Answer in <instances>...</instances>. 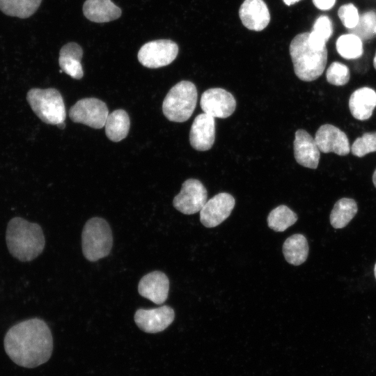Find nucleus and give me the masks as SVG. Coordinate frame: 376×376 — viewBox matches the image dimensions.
<instances>
[{
  "instance_id": "nucleus-1",
  "label": "nucleus",
  "mask_w": 376,
  "mask_h": 376,
  "mask_svg": "<svg viewBox=\"0 0 376 376\" xmlns=\"http://www.w3.org/2000/svg\"><path fill=\"white\" fill-rule=\"evenodd\" d=\"M4 349L10 359L25 368L47 362L52 353L53 338L47 323L31 318L11 327L4 337Z\"/></svg>"
},
{
  "instance_id": "nucleus-2",
  "label": "nucleus",
  "mask_w": 376,
  "mask_h": 376,
  "mask_svg": "<svg viewBox=\"0 0 376 376\" xmlns=\"http://www.w3.org/2000/svg\"><path fill=\"white\" fill-rule=\"evenodd\" d=\"M6 241L10 253L22 262L31 261L37 258L45 245L40 226L19 217L9 221Z\"/></svg>"
},
{
  "instance_id": "nucleus-3",
  "label": "nucleus",
  "mask_w": 376,
  "mask_h": 376,
  "mask_svg": "<svg viewBox=\"0 0 376 376\" xmlns=\"http://www.w3.org/2000/svg\"><path fill=\"white\" fill-rule=\"evenodd\" d=\"M290 54L296 76L304 81L319 78L327 61V47H316L310 44L308 33L297 35L290 45Z\"/></svg>"
},
{
  "instance_id": "nucleus-4",
  "label": "nucleus",
  "mask_w": 376,
  "mask_h": 376,
  "mask_svg": "<svg viewBox=\"0 0 376 376\" xmlns=\"http://www.w3.org/2000/svg\"><path fill=\"white\" fill-rule=\"evenodd\" d=\"M113 246L112 231L108 222L100 217L88 219L81 233V248L86 259L95 262L107 256Z\"/></svg>"
},
{
  "instance_id": "nucleus-5",
  "label": "nucleus",
  "mask_w": 376,
  "mask_h": 376,
  "mask_svg": "<svg viewBox=\"0 0 376 376\" xmlns=\"http://www.w3.org/2000/svg\"><path fill=\"white\" fill-rule=\"evenodd\" d=\"M196 86L189 81H181L166 94L162 104L165 117L172 122L183 123L192 115L197 103Z\"/></svg>"
},
{
  "instance_id": "nucleus-6",
  "label": "nucleus",
  "mask_w": 376,
  "mask_h": 376,
  "mask_svg": "<svg viewBox=\"0 0 376 376\" xmlns=\"http://www.w3.org/2000/svg\"><path fill=\"white\" fill-rule=\"evenodd\" d=\"M26 100L33 111L42 122L57 125L65 121V104L58 90L53 88H33L28 91Z\"/></svg>"
},
{
  "instance_id": "nucleus-7",
  "label": "nucleus",
  "mask_w": 376,
  "mask_h": 376,
  "mask_svg": "<svg viewBox=\"0 0 376 376\" xmlns=\"http://www.w3.org/2000/svg\"><path fill=\"white\" fill-rule=\"evenodd\" d=\"M109 115L107 104L95 97L83 98L77 101L69 111L70 119L95 129L104 127Z\"/></svg>"
},
{
  "instance_id": "nucleus-8",
  "label": "nucleus",
  "mask_w": 376,
  "mask_h": 376,
  "mask_svg": "<svg viewBox=\"0 0 376 376\" xmlns=\"http://www.w3.org/2000/svg\"><path fill=\"white\" fill-rule=\"evenodd\" d=\"M178 46L170 40L146 42L138 52L139 61L148 68H158L171 63L177 57Z\"/></svg>"
},
{
  "instance_id": "nucleus-9",
  "label": "nucleus",
  "mask_w": 376,
  "mask_h": 376,
  "mask_svg": "<svg viewBox=\"0 0 376 376\" xmlns=\"http://www.w3.org/2000/svg\"><path fill=\"white\" fill-rule=\"evenodd\" d=\"M207 201V192L203 183L197 179L190 178L182 183L173 204L179 212L192 214L200 212Z\"/></svg>"
},
{
  "instance_id": "nucleus-10",
  "label": "nucleus",
  "mask_w": 376,
  "mask_h": 376,
  "mask_svg": "<svg viewBox=\"0 0 376 376\" xmlns=\"http://www.w3.org/2000/svg\"><path fill=\"white\" fill-rule=\"evenodd\" d=\"M200 105L203 113L214 118H226L235 111L236 100L226 90L212 88L203 92Z\"/></svg>"
},
{
  "instance_id": "nucleus-11",
  "label": "nucleus",
  "mask_w": 376,
  "mask_h": 376,
  "mask_svg": "<svg viewBox=\"0 0 376 376\" xmlns=\"http://www.w3.org/2000/svg\"><path fill=\"white\" fill-rule=\"evenodd\" d=\"M235 203V198L230 194H217L207 200L201 210V224L207 228L217 226L230 216Z\"/></svg>"
},
{
  "instance_id": "nucleus-12",
  "label": "nucleus",
  "mask_w": 376,
  "mask_h": 376,
  "mask_svg": "<svg viewBox=\"0 0 376 376\" xmlns=\"http://www.w3.org/2000/svg\"><path fill=\"white\" fill-rule=\"evenodd\" d=\"M175 313L169 306L152 309L139 308L134 314V322L144 332L155 334L166 329L174 320Z\"/></svg>"
},
{
  "instance_id": "nucleus-13",
  "label": "nucleus",
  "mask_w": 376,
  "mask_h": 376,
  "mask_svg": "<svg viewBox=\"0 0 376 376\" xmlns=\"http://www.w3.org/2000/svg\"><path fill=\"white\" fill-rule=\"evenodd\" d=\"M314 139L320 151L324 153L334 152L344 156L350 151L347 135L333 125H321L316 132Z\"/></svg>"
},
{
  "instance_id": "nucleus-14",
  "label": "nucleus",
  "mask_w": 376,
  "mask_h": 376,
  "mask_svg": "<svg viewBox=\"0 0 376 376\" xmlns=\"http://www.w3.org/2000/svg\"><path fill=\"white\" fill-rule=\"evenodd\" d=\"M215 140L214 118L205 113L198 114L194 120L189 132L191 147L196 150H210Z\"/></svg>"
},
{
  "instance_id": "nucleus-15",
  "label": "nucleus",
  "mask_w": 376,
  "mask_h": 376,
  "mask_svg": "<svg viewBox=\"0 0 376 376\" xmlns=\"http://www.w3.org/2000/svg\"><path fill=\"white\" fill-rule=\"evenodd\" d=\"M138 291L140 295L156 304H163L168 298L169 280L160 272H151L143 276L139 282Z\"/></svg>"
},
{
  "instance_id": "nucleus-16",
  "label": "nucleus",
  "mask_w": 376,
  "mask_h": 376,
  "mask_svg": "<svg viewBox=\"0 0 376 376\" xmlns=\"http://www.w3.org/2000/svg\"><path fill=\"white\" fill-rule=\"evenodd\" d=\"M294 155L297 162L306 168L317 169L320 161V150L315 139L306 130L296 131L293 143Z\"/></svg>"
},
{
  "instance_id": "nucleus-17",
  "label": "nucleus",
  "mask_w": 376,
  "mask_h": 376,
  "mask_svg": "<svg viewBox=\"0 0 376 376\" xmlns=\"http://www.w3.org/2000/svg\"><path fill=\"white\" fill-rule=\"evenodd\" d=\"M243 25L249 30L260 31L268 25L270 14L263 0H245L239 9Z\"/></svg>"
},
{
  "instance_id": "nucleus-18",
  "label": "nucleus",
  "mask_w": 376,
  "mask_h": 376,
  "mask_svg": "<svg viewBox=\"0 0 376 376\" xmlns=\"http://www.w3.org/2000/svg\"><path fill=\"white\" fill-rule=\"evenodd\" d=\"M376 107V92L368 87L354 91L349 100V108L354 118L360 120L368 119Z\"/></svg>"
},
{
  "instance_id": "nucleus-19",
  "label": "nucleus",
  "mask_w": 376,
  "mask_h": 376,
  "mask_svg": "<svg viewBox=\"0 0 376 376\" xmlns=\"http://www.w3.org/2000/svg\"><path fill=\"white\" fill-rule=\"evenodd\" d=\"M84 16L98 23L115 20L121 15V9L111 0H86L83 6Z\"/></svg>"
},
{
  "instance_id": "nucleus-20",
  "label": "nucleus",
  "mask_w": 376,
  "mask_h": 376,
  "mask_svg": "<svg viewBox=\"0 0 376 376\" xmlns=\"http://www.w3.org/2000/svg\"><path fill=\"white\" fill-rule=\"evenodd\" d=\"M82 48L75 42H69L62 47L59 52L58 63L61 70L73 79H80L84 75L81 63Z\"/></svg>"
},
{
  "instance_id": "nucleus-21",
  "label": "nucleus",
  "mask_w": 376,
  "mask_h": 376,
  "mask_svg": "<svg viewBox=\"0 0 376 376\" xmlns=\"http://www.w3.org/2000/svg\"><path fill=\"white\" fill-rule=\"evenodd\" d=\"M282 249L286 261L297 266L306 260L309 247L305 236L301 234H295L285 240Z\"/></svg>"
},
{
  "instance_id": "nucleus-22",
  "label": "nucleus",
  "mask_w": 376,
  "mask_h": 376,
  "mask_svg": "<svg viewBox=\"0 0 376 376\" xmlns=\"http://www.w3.org/2000/svg\"><path fill=\"white\" fill-rule=\"evenodd\" d=\"M130 120L123 109H117L109 113L105 122V133L109 139L118 142L124 139L130 130Z\"/></svg>"
},
{
  "instance_id": "nucleus-23",
  "label": "nucleus",
  "mask_w": 376,
  "mask_h": 376,
  "mask_svg": "<svg viewBox=\"0 0 376 376\" xmlns=\"http://www.w3.org/2000/svg\"><path fill=\"white\" fill-rule=\"evenodd\" d=\"M357 211V203L354 199L342 198L338 200L329 216L331 226L336 229L345 227L355 217Z\"/></svg>"
},
{
  "instance_id": "nucleus-24",
  "label": "nucleus",
  "mask_w": 376,
  "mask_h": 376,
  "mask_svg": "<svg viewBox=\"0 0 376 376\" xmlns=\"http://www.w3.org/2000/svg\"><path fill=\"white\" fill-rule=\"evenodd\" d=\"M42 0H0V10L6 15L25 19L39 8Z\"/></svg>"
},
{
  "instance_id": "nucleus-25",
  "label": "nucleus",
  "mask_w": 376,
  "mask_h": 376,
  "mask_svg": "<svg viewBox=\"0 0 376 376\" xmlns=\"http://www.w3.org/2000/svg\"><path fill=\"white\" fill-rule=\"evenodd\" d=\"M336 49L338 54L345 59L359 58L363 53L362 39L354 33L342 34L336 41Z\"/></svg>"
},
{
  "instance_id": "nucleus-26",
  "label": "nucleus",
  "mask_w": 376,
  "mask_h": 376,
  "mask_svg": "<svg viewBox=\"0 0 376 376\" xmlns=\"http://www.w3.org/2000/svg\"><path fill=\"white\" fill-rule=\"evenodd\" d=\"M298 217L288 206L281 205L273 209L267 217L268 226L276 232H283L292 226Z\"/></svg>"
},
{
  "instance_id": "nucleus-27",
  "label": "nucleus",
  "mask_w": 376,
  "mask_h": 376,
  "mask_svg": "<svg viewBox=\"0 0 376 376\" xmlns=\"http://www.w3.org/2000/svg\"><path fill=\"white\" fill-rule=\"evenodd\" d=\"M333 33V23L327 15H320L315 21L308 33V41L316 47H326V43Z\"/></svg>"
},
{
  "instance_id": "nucleus-28",
  "label": "nucleus",
  "mask_w": 376,
  "mask_h": 376,
  "mask_svg": "<svg viewBox=\"0 0 376 376\" xmlns=\"http://www.w3.org/2000/svg\"><path fill=\"white\" fill-rule=\"evenodd\" d=\"M350 77L348 67L338 61L333 62L326 72L327 81L332 85L343 86L346 84Z\"/></svg>"
},
{
  "instance_id": "nucleus-29",
  "label": "nucleus",
  "mask_w": 376,
  "mask_h": 376,
  "mask_svg": "<svg viewBox=\"0 0 376 376\" xmlns=\"http://www.w3.org/2000/svg\"><path fill=\"white\" fill-rule=\"evenodd\" d=\"M352 153L359 157L376 151V132H367L357 138L351 147Z\"/></svg>"
},
{
  "instance_id": "nucleus-30",
  "label": "nucleus",
  "mask_w": 376,
  "mask_h": 376,
  "mask_svg": "<svg viewBox=\"0 0 376 376\" xmlns=\"http://www.w3.org/2000/svg\"><path fill=\"white\" fill-rule=\"evenodd\" d=\"M376 26V13L373 10L363 13L359 18V23L353 29L354 33L359 36L362 40H368L375 34Z\"/></svg>"
},
{
  "instance_id": "nucleus-31",
  "label": "nucleus",
  "mask_w": 376,
  "mask_h": 376,
  "mask_svg": "<svg viewBox=\"0 0 376 376\" xmlns=\"http://www.w3.org/2000/svg\"><path fill=\"white\" fill-rule=\"evenodd\" d=\"M338 16L345 28L352 30L357 26L360 18L357 8L352 3L342 5L338 8Z\"/></svg>"
},
{
  "instance_id": "nucleus-32",
  "label": "nucleus",
  "mask_w": 376,
  "mask_h": 376,
  "mask_svg": "<svg viewBox=\"0 0 376 376\" xmlns=\"http://www.w3.org/2000/svg\"><path fill=\"white\" fill-rule=\"evenodd\" d=\"M336 0H313L314 6L321 10H329L336 4Z\"/></svg>"
},
{
  "instance_id": "nucleus-33",
  "label": "nucleus",
  "mask_w": 376,
  "mask_h": 376,
  "mask_svg": "<svg viewBox=\"0 0 376 376\" xmlns=\"http://www.w3.org/2000/svg\"><path fill=\"white\" fill-rule=\"evenodd\" d=\"M283 1L285 5L291 6L299 2L301 0H283Z\"/></svg>"
},
{
  "instance_id": "nucleus-34",
  "label": "nucleus",
  "mask_w": 376,
  "mask_h": 376,
  "mask_svg": "<svg viewBox=\"0 0 376 376\" xmlns=\"http://www.w3.org/2000/svg\"><path fill=\"white\" fill-rule=\"evenodd\" d=\"M373 182L374 186L376 188V169L375 170L374 173L373 175Z\"/></svg>"
},
{
  "instance_id": "nucleus-35",
  "label": "nucleus",
  "mask_w": 376,
  "mask_h": 376,
  "mask_svg": "<svg viewBox=\"0 0 376 376\" xmlns=\"http://www.w3.org/2000/svg\"><path fill=\"white\" fill-rule=\"evenodd\" d=\"M57 126H58L60 129H63V128H65V123L63 122V123H61L57 125Z\"/></svg>"
},
{
  "instance_id": "nucleus-36",
  "label": "nucleus",
  "mask_w": 376,
  "mask_h": 376,
  "mask_svg": "<svg viewBox=\"0 0 376 376\" xmlns=\"http://www.w3.org/2000/svg\"><path fill=\"white\" fill-rule=\"evenodd\" d=\"M373 65H374L375 69L376 70V52L373 58Z\"/></svg>"
},
{
  "instance_id": "nucleus-37",
  "label": "nucleus",
  "mask_w": 376,
  "mask_h": 376,
  "mask_svg": "<svg viewBox=\"0 0 376 376\" xmlns=\"http://www.w3.org/2000/svg\"><path fill=\"white\" fill-rule=\"evenodd\" d=\"M374 274H375V277L376 279V263L375 264V267H374Z\"/></svg>"
},
{
  "instance_id": "nucleus-38",
  "label": "nucleus",
  "mask_w": 376,
  "mask_h": 376,
  "mask_svg": "<svg viewBox=\"0 0 376 376\" xmlns=\"http://www.w3.org/2000/svg\"><path fill=\"white\" fill-rule=\"evenodd\" d=\"M374 33H375V34H376V26L375 27Z\"/></svg>"
}]
</instances>
